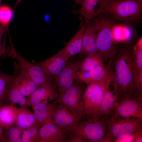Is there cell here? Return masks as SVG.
<instances>
[{
	"instance_id": "1",
	"label": "cell",
	"mask_w": 142,
	"mask_h": 142,
	"mask_svg": "<svg viewBox=\"0 0 142 142\" xmlns=\"http://www.w3.org/2000/svg\"><path fill=\"white\" fill-rule=\"evenodd\" d=\"M109 63V71L114 93L118 99L142 94L135 84L138 71L132 52L125 49L117 51Z\"/></svg>"
},
{
	"instance_id": "2",
	"label": "cell",
	"mask_w": 142,
	"mask_h": 142,
	"mask_svg": "<svg viewBox=\"0 0 142 142\" xmlns=\"http://www.w3.org/2000/svg\"><path fill=\"white\" fill-rule=\"evenodd\" d=\"M108 118V114H105L83 119L69 130V139H78L83 142H106Z\"/></svg>"
},
{
	"instance_id": "3",
	"label": "cell",
	"mask_w": 142,
	"mask_h": 142,
	"mask_svg": "<svg viewBox=\"0 0 142 142\" xmlns=\"http://www.w3.org/2000/svg\"><path fill=\"white\" fill-rule=\"evenodd\" d=\"M102 12L117 20L135 22L141 18L142 2L136 0H101Z\"/></svg>"
},
{
	"instance_id": "4",
	"label": "cell",
	"mask_w": 142,
	"mask_h": 142,
	"mask_svg": "<svg viewBox=\"0 0 142 142\" xmlns=\"http://www.w3.org/2000/svg\"><path fill=\"white\" fill-rule=\"evenodd\" d=\"M111 77L108 74L104 79L92 82L87 84L82 97L83 119L94 118L106 89L111 83Z\"/></svg>"
},
{
	"instance_id": "5",
	"label": "cell",
	"mask_w": 142,
	"mask_h": 142,
	"mask_svg": "<svg viewBox=\"0 0 142 142\" xmlns=\"http://www.w3.org/2000/svg\"><path fill=\"white\" fill-rule=\"evenodd\" d=\"M108 115L106 142H116L142 131V120L136 118H124Z\"/></svg>"
},
{
	"instance_id": "6",
	"label": "cell",
	"mask_w": 142,
	"mask_h": 142,
	"mask_svg": "<svg viewBox=\"0 0 142 142\" xmlns=\"http://www.w3.org/2000/svg\"><path fill=\"white\" fill-rule=\"evenodd\" d=\"M95 24L97 53L103 61L106 60L111 58L117 51L114 43L113 25L110 21L103 17L97 19Z\"/></svg>"
},
{
	"instance_id": "7",
	"label": "cell",
	"mask_w": 142,
	"mask_h": 142,
	"mask_svg": "<svg viewBox=\"0 0 142 142\" xmlns=\"http://www.w3.org/2000/svg\"><path fill=\"white\" fill-rule=\"evenodd\" d=\"M84 84L75 80L70 86L58 94L57 99L59 103L81 118L83 116L82 97L85 89Z\"/></svg>"
},
{
	"instance_id": "8",
	"label": "cell",
	"mask_w": 142,
	"mask_h": 142,
	"mask_svg": "<svg viewBox=\"0 0 142 142\" xmlns=\"http://www.w3.org/2000/svg\"><path fill=\"white\" fill-rule=\"evenodd\" d=\"M109 114L124 118H134L142 120V94L118 99Z\"/></svg>"
},
{
	"instance_id": "9",
	"label": "cell",
	"mask_w": 142,
	"mask_h": 142,
	"mask_svg": "<svg viewBox=\"0 0 142 142\" xmlns=\"http://www.w3.org/2000/svg\"><path fill=\"white\" fill-rule=\"evenodd\" d=\"M11 45L9 54L17 60L18 63L17 67L18 70L30 77L38 86L49 79L39 65L34 64L28 62L16 52L12 42Z\"/></svg>"
},
{
	"instance_id": "10",
	"label": "cell",
	"mask_w": 142,
	"mask_h": 142,
	"mask_svg": "<svg viewBox=\"0 0 142 142\" xmlns=\"http://www.w3.org/2000/svg\"><path fill=\"white\" fill-rule=\"evenodd\" d=\"M80 62L75 58L68 60L59 73L52 78L58 94L73 83L75 81V74L80 70Z\"/></svg>"
},
{
	"instance_id": "11",
	"label": "cell",
	"mask_w": 142,
	"mask_h": 142,
	"mask_svg": "<svg viewBox=\"0 0 142 142\" xmlns=\"http://www.w3.org/2000/svg\"><path fill=\"white\" fill-rule=\"evenodd\" d=\"M58 94L52 79L49 78L27 97L28 106L32 108L40 102L48 103L56 100Z\"/></svg>"
},
{
	"instance_id": "12",
	"label": "cell",
	"mask_w": 142,
	"mask_h": 142,
	"mask_svg": "<svg viewBox=\"0 0 142 142\" xmlns=\"http://www.w3.org/2000/svg\"><path fill=\"white\" fill-rule=\"evenodd\" d=\"M38 142H67L69 130L53 123L44 124L39 130Z\"/></svg>"
},
{
	"instance_id": "13",
	"label": "cell",
	"mask_w": 142,
	"mask_h": 142,
	"mask_svg": "<svg viewBox=\"0 0 142 142\" xmlns=\"http://www.w3.org/2000/svg\"><path fill=\"white\" fill-rule=\"evenodd\" d=\"M63 48L52 56L37 63L49 78L57 75L70 58Z\"/></svg>"
},
{
	"instance_id": "14",
	"label": "cell",
	"mask_w": 142,
	"mask_h": 142,
	"mask_svg": "<svg viewBox=\"0 0 142 142\" xmlns=\"http://www.w3.org/2000/svg\"><path fill=\"white\" fill-rule=\"evenodd\" d=\"M59 104L57 99L50 102H40L36 105L33 109L36 123L41 126L53 123V115Z\"/></svg>"
},
{
	"instance_id": "15",
	"label": "cell",
	"mask_w": 142,
	"mask_h": 142,
	"mask_svg": "<svg viewBox=\"0 0 142 142\" xmlns=\"http://www.w3.org/2000/svg\"><path fill=\"white\" fill-rule=\"evenodd\" d=\"M83 120L82 118L76 116L69 109L60 103L53 116V123L68 130Z\"/></svg>"
},
{
	"instance_id": "16",
	"label": "cell",
	"mask_w": 142,
	"mask_h": 142,
	"mask_svg": "<svg viewBox=\"0 0 142 142\" xmlns=\"http://www.w3.org/2000/svg\"><path fill=\"white\" fill-rule=\"evenodd\" d=\"M87 24L83 36V48L81 52L86 56L98 53L97 31L95 23H87Z\"/></svg>"
},
{
	"instance_id": "17",
	"label": "cell",
	"mask_w": 142,
	"mask_h": 142,
	"mask_svg": "<svg viewBox=\"0 0 142 142\" xmlns=\"http://www.w3.org/2000/svg\"><path fill=\"white\" fill-rule=\"evenodd\" d=\"M15 75L14 83L21 93L25 97L29 96L39 86L27 75L18 70Z\"/></svg>"
},
{
	"instance_id": "18",
	"label": "cell",
	"mask_w": 142,
	"mask_h": 142,
	"mask_svg": "<svg viewBox=\"0 0 142 142\" xmlns=\"http://www.w3.org/2000/svg\"><path fill=\"white\" fill-rule=\"evenodd\" d=\"M14 78L7 85L4 100L11 105L17 104L21 106H28L27 98L21 93L16 86Z\"/></svg>"
},
{
	"instance_id": "19",
	"label": "cell",
	"mask_w": 142,
	"mask_h": 142,
	"mask_svg": "<svg viewBox=\"0 0 142 142\" xmlns=\"http://www.w3.org/2000/svg\"><path fill=\"white\" fill-rule=\"evenodd\" d=\"M26 106L16 107V108L15 123L22 130L32 126L36 123L33 114Z\"/></svg>"
},
{
	"instance_id": "20",
	"label": "cell",
	"mask_w": 142,
	"mask_h": 142,
	"mask_svg": "<svg viewBox=\"0 0 142 142\" xmlns=\"http://www.w3.org/2000/svg\"><path fill=\"white\" fill-rule=\"evenodd\" d=\"M101 0H83L82 7L79 11L85 20L87 24L89 20L102 13L100 5Z\"/></svg>"
},
{
	"instance_id": "21",
	"label": "cell",
	"mask_w": 142,
	"mask_h": 142,
	"mask_svg": "<svg viewBox=\"0 0 142 142\" xmlns=\"http://www.w3.org/2000/svg\"><path fill=\"white\" fill-rule=\"evenodd\" d=\"M110 86H108L106 89L103 99L94 118H99L103 115L108 114L118 100L114 92L110 90Z\"/></svg>"
},
{
	"instance_id": "22",
	"label": "cell",
	"mask_w": 142,
	"mask_h": 142,
	"mask_svg": "<svg viewBox=\"0 0 142 142\" xmlns=\"http://www.w3.org/2000/svg\"><path fill=\"white\" fill-rule=\"evenodd\" d=\"M86 25L85 24L63 48L70 57L81 53L83 48V36Z\"/></svg>"
},
{
	"instance_id": "23",
	"label": "cell",
	"mask_w": 142,
	"mask_h": 142,
	"mask_svg": "<svg viewBox=\"0 0 142 142\" xmlns=\"http://www.w3.org/2000/svg\"><path fill=\"white\" fill-rule=\"evenodd\" d=\"M16 107L7 105L0 106V125L6 129L15 123Z\"/></svg>"
},
{
	"instance_id": "24",
	"label": "cell",
	"mask_w": 142,
	"mask_h": 142,
	"mask_svg": "<svg viewBox=\"0 0 142 142\" xmlns=\"http://www.w3.org/2000/svg\"><path fill=\"white\" fill-rule=\"evenodd\" d=\"M103 61L98 53L92 55H88L80 62V70L90 72L99 65Z\"/></svg>"
},
{
	"instance_id": "25",
	"label": "cell",
	"mask_w": 142,
	"mask_h": 142,
	"mask_svg": "<svg viewBox=\"0 0 142 142\" xmlns=\"http://www.w3.org/2000/svg\"><path fill=\"white\" fill-rule=\"evenodd\" d=\"M41 126L36 123L32 126L22 130V142H38L39 130Z\"/></svg>"
},
{
	"instance_id": "26",
	"label": "cell",
	"mask_w": 142,
	"mask_h": 142,
	"mask_svg": "<svg viewBox=\"0 0 142 142\" xmlns=\"http://www.w3.org/2000/svg\"><path fill=\"white\" fill-rule=\"evenodd\" d=\"M22 130L17 126H13L6 129L1 140L3 142H22Z\"/></svg>"
},
{
	"instance_id": "27",
	"label": "cell",
	"mask_w": 142,
	"mask_h": 142,
	"mask_svg": "<svg viewBox=\"0 0 142 142\" xmlns=\"http://www.w3.org/2000/svg\"><path fill=\"white\" fill-rule=\"evenodd\" d=\"M14 10L9 6H1L0 7V24L8 26L13 16Z\"/></svg>"
},
{
	"instance_id": "28",
	"label": "cell",
	"mask_w": 142,
	"mask_h": 142,
	"mask_svg": "<svg viewBox=\"0 0 142 142\" xmlns=\"http://www.w3.org/2000/svg\"><path fill=\"white\" fill-rule=\"evenodd\" d=\"M15 77L14 74L10 75L0 72V106L4 100L7 85Z\"/></svg>"
},
{
	"instance_id": "29",
	"label": "cell",
	"mask_w": 142,
	"mask_h": 142,
	"mask_svg": "<svg viewBox=\"0 0 142 142\" xmlns=\"http://www.w3.org/2000/svg\"><path fill=\"white\" fill-rule=\"evenodd\" d=\"M132 52L134 59L139 71L142 70V39L138 42Z\"/></svg>"
},
{
	"instance_id": "30",
	"label": "cell",
	"mask_w": 142,
	"mask_h": 142,
	"mask_svg": "<svg viewBox=\"0 0 142 142\" xmlns=\"http://www.w3.org/2000/svg\"><path fill=\"white\" fill-rule=\"evenodd\" d=\"M75 80L87 84L90 83L92 79L90 72L79 70L75 74Z\"/></svg>"
},
{
	"instance_id": "31",
	"label": "cell",
	"mask_w": 142,
	"mask_h": 142,
	"mask_svg": "<svg viewBox=\"0 0 142 142\" xmlns=\"http://www.w3.org/2000/svg\"><path fill=\"white\" fill-rule=\"evenodd\" d=\"M135 84L139 91L142 93V70L138 71L136 79Z\"/></svg>"
},
{
	"instance_id": "32",
	"label": "cell",
	"mask_w": 142,
	"mask_h": 142,
	"mask_svg": "<svg viewBox=\"0 0 142 142\" xmlns=\"http://www.w3.org/2000/svg\"><path fill=\"white\" fill-rule=\"evenodd\" d=\"M133 142H142V131H138L134 134Z\"/></svg>"
},
{
	"instance_id": "33",
	"label": "cell",
	"mask_w": 142,
	"mask_h": 142,
	"mask_svg": "<svg viewBox=\"0 0 142 142\" xmlns=\"http://www.w3.org/2000/svg\"><path fill=\"white\" fill-rule=\"evenodd\" d=\"M8 26L1 25H0V45H2L1 41L2 36L7 30Z\"/></svg>"
},
{
	"instance_id": "34",
	"label": "cell",
	"mask_w": 142,
	"mask_h": 142,
	"mask_svg": "<svg viewBox=\"0 0 142 142\" xmlns=\"http://www.w3.org/2000/svg\"><path fill=\"white\" fill-rule=\"evenodd\" d=\"M5 52V48L2 45H0V55H2Z\"/></svg>"
},
{
	"instance_id": "35",
	"label": "cell",
	"mask_w": 142,
	"mask_h": 142,
	"mask_svg": "<svg viewBox=\"0 0 142 142\" xmlns=\"http://www.w3.org/2000/svg\"><path fill=\"white\" fill-rule=\"evenodd\" d=\"M3 128L0 125V140H1L3 134Z\"/></svg>"
},
{
	"instance_id": "36",
	"label": "cell",
	"mask_w": 142,
	"mask_h": 142,
	"mask_svg": "<svg viewBox=\"0 0 142 142\" xmlns=\"http://www.w3.org/2000/svg\"><path fill=\"white\" fill-rule=\"evenodd\" d=\"M22 0H17V1L16 3L14 5V7L13 8V9H15V8L21 2Z\"/></svg>"
},
{
	"instance_id": "37",
	"label": "cell",
	"mask_w": 142,
	"mask_h": 142,
	"mask_svg": "<svg viewBox=\"0 0 142 142\" xmlns=\"http://www.w3.org/2000/svg\"><path fill=\"white\" fill-rule=\"evenodd\" d=\"M75 2L78 4H81L83 0H74Z\"/></svg>"
},
{
	"instance_id": "38",
	"label": "cell",
	"mask_w": 142,
	"mask_h": 142,
	"mask_svg": "<svg viewBox=\"0 0 142 142\" xmlns=\"http://www.w3.org/2000/svg\"><path fill=\"white\" fill-rule=\"evenodd\" d=\"M2 0H0V7L1 6V4Z\"/></svg>"
},
{
	"instance_id": "39",
	"label": "cell",
	"mask_w": 142,
	"mask_h": 142,
	"mask_svg": "<svg viewBox=\"0 0 142 142\" xmlns=\"http://www.w3.org/2000/svg\"><path fill=\"white\" fill-rule=\"evenodd\" d=\"M137 0V1H139L142 2V0Z\"/></svg>"
},
{
	"instance_id": "40",
	"label": "cell",
	"mask_w": 142,
	"mask_h": 142,
	"mask_svg": "<svg viewBox=\"0 0 142 142\" xmlns=\"http://www.w3.org/2000/svg\"><path fill=\"white\" fill-rule=\"evenodd\" d=\"M0 55V57H1V55Z\"/></svg>"
}]
</instances>
